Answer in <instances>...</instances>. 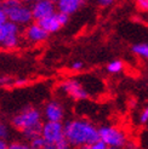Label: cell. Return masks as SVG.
Segmentation results:
<instances>
[{
    "label": "cell",
    "mask_w": 148,
    "mask_h": 149,
    "mask_svg": "<svg viewBox=\"0 0 148 149\" xmlns=\"http://www.w3.org/2000/svg\"><path fill=\"white\" fill-rule=\"evenodd\" d=\"M63 131L66 139L72 147L89 148L100 139L98 129L87 120H71L63 125Z\"/></svg>",
    "instance_id": "1"
},
{
    "label": "cell",
    "mask_w": 148,
    "mask_h": 149,
    "mask_svg": "<svg viewBox=\"0 0 148 149\" xmlns=\"http://www.w3.org/2000/svg\"><path fill=\"white\" fill-rule=\"evenodd\" d=\"M11 124L13 129L22 132V135L29 141L41 135V114L34 107H27L21 110L17 115L12 118Z\"/></svg>",
    "instance_id": "2"
},
{
    "label": "cell",
    "mask_w": 148,
    "mask_h": 149,
    "mask_svg": "<svg viewBox=\"0 0 148 149\" xmlns=\"http://www.w3.org/2000/svg\"><path fill=\"white\" fill-rule=\"evenodd\" d=\"M3 6L5 9L7 19L18 26L28 24L33 19L31 7H28L26 3L21 0H5L3 1Z\"/></svg>",
    "instance_id": "3"
},
{
    "label": "cell",
    "mask_w": 148,
    "mask_h": 149,
    "mask_svg": "<svg viewBox=\"0 0 148 149\" xmlns=\"http://www.w3.org/2000/svg\"><path fill=\"white\" fill-rule=\"evenodd\" d=\"M98 136L108 148H121L128 143L125 133L115 126H102L98 129Z\"/></svg>",
    "instance_id": "4"
},
{
    "label": "cell",
    "mask_w": 148,
    "mask_h": 149,
    "mask_svg": "<svg viewBox=\"0 0 148 149\" xmlns=\"http://www.w3.org/2000/svg\"><path fill=\"white\" fill-rule=\"evenodd\" d=\"M20 42V26L7 19L0 26V46L12 50Z\"/></svg>",
    "instance_id": "5"
},
{
    "label": "cell",
    "mask_w": 148,
    "mask_h": 149,
    "mask_svg": "<svg viewBox=\"0 0 148 149\" xmlns=\"http://www.w3.org/2000/svg\"><path fill=\"white\" fill-rule=\"evenodd\" d=\"M41 136L46 141V149H55V146L64 138L63 125L61 121H46L41 126Z\"/></svg>",
    "instance_id": "6"
},
{
    "label": "cell",
    "mask_w": 148,
    "mask_h": 149,
    "mask_svg": "<svg viewBox=\"0 0 148 149\" xmlns=\"http://www.w3.org/2000/svg\"><path fill=\"white\" fill-rule=\"evenodd\" d=\"M68 19H69V15L58 11V12H54V13H51L50 16H46V17H44L39 21H35V22L39 26H41L50 34V33H56L57 31H60L68 22Z\"/></svg>",
    "instance_id": "7"
},
{
    "label": "cell",
    "mask_w": 148,
    "mask_h": 149,
    "mask_svg": "<svg viewBox=\"0 0 148 149\" xmlns=\"http://www.w3.org/2000/svg\"><path fill=\"white\" fill-rule=\"evenodd\" d=\"M61 90L75 101H83L89 97V93L84 88V86L79 81L73 80V79L63 81L61 84Z\"/></svg>",
    "instance_id": "8"
},
{
    "label": "cell",
    "mask_w": 148,
    "mask_h": 149,
    "mask_svg": "<svg viewBox=\"0 0 148 149\" xmlns=\"http://www.w3.org/2000/svg\"><path fill=\"white\" fill-rule=\"evenodd\" d=\"M31 10L33 19L39 21L56 12V4L54 3V0H34V4L31 7Z\"/></svg>",
    "instance_id": "9"
},
{
    "label": "cell",
    "mask_w": 148,
    "mask_h": 149,
    "mask_svg": "<svg viewBox=\"0 0 148 149\" xmlns=\"http://www.w3.org/2000/svg\"><path fill=\"white\" fill-rule=\"evenodd\" d=\"M47 36H49V33L41 26H39L38 23H36V22L33 24H29L26 29V38L29 41L41 42L44 40H46Z\"/></svg>",
    "instance_id": "10"
},
{
    "label": "cell",
    "mask_w": 148,
    "mask_h": 149,
    "mask_svg": "<svg viewBox=\"0 0 148 149\" xmlns=\"http://www.w3.org/2000/svg\"><path fill=\"white\" fill-rule=\"evenodd\" d=\"M44 114H45L46 120L49 121H61L63 119L64 111H63V107L60 103L52 101L46 104Z\"/></svg>",
    "instance_id": "11"
},
{
    "label": "cell",
    "mask_w": 148,
    "mask_h": 149,
    "mask_svg": "<svg viewBox=\"0 0 148 149\" xmlns=\"http://www.w3.org/2000/svg\"><path fill=\"white\" fill-rule=\"evenodd\" d=\"M85 0H57L56 9L63 13L72 15L74 12H77L83 6Z\"/></svg>",
    "instance_id": "12"
},
{
    "label": "cell",
    "mask_w": 148,
    "mask_h": 149,
    "mask_svg": "<svg viewBox=\"0 0 148 149\" xmlns=\"http://www.w3.org/2000/svg\"><path fill=\"white\" fill-rule=\"evenodd\" d=\"M131 50L135 55L143 58H148V44H136V45L132 46Z\"/></svg>",
    "instance_id": "13"
},
{
    "label": "cell",
    "mask_w": 148,
    "mask_h": 149,
    "mask_svg": "<svg viewBox=\"0 0 148 149\" xmlns=\"http://www.w3.org/2000/svg\"><path fill=\"white\" fill-rule=\"evenodd\" d=\"M29 146H31V148H33V149H46V141L40 135V136H36V137L32 138Z\"/></svg>",
    "instance_id": "14"
},
{
    "label": "cell",
    "mask_w": 148,
    "mask_h": 149,
    "mask_svg": "<svg viewBox=\"0 0 148 149\" xmlns=\"http://www.w3.org/2000/svg\"><path fill=\"white\" fill-rule=\"evenodd\" d=\"M124 69V63L121 61H119V59H117V61H113V62H110L108 65H107V70L109 73H112V74H117V73H119Z\"/></svg>",
    "instance_id": "15"
},
{
    "label": "cell",
    "mask_w": 148,
    "mask_h": 149,
    "mask_svg": "<svg viewBox=\"0 0 148 149\" xmlns=\"http://www.w3.org/2000/svg\"><path fill=\"white\" fill-rule=\"evenodd\" d=\"M7 148L9 149H28V148H31V146L27 143H22V142H13L7 146Z\"/></svg>",
    "instance_id": "16"
},
{
    "label": "cell",
    "mask_w": 148,
    "mask_h": 149,
    "mask_svg": "<svg viewBox=\"0 0 148 149\" xmlns=\"http://www.w3.org/2000/svg\"><path fill=\"white\" fill-rule=\"evenodd\" d=\"M107 144L103 142L102 139H97L96 142H94L91 146H89L87 149H107Z\"/></svg>",
    "instance_id": "17"
},
{
    "label": "cell",
    "mask_w": 148,
    "mask_h": 149,
    "mask_svg": "<svg viewBox=\"0 0 148 149\" xmlns=\"http://www.w3.org/2000/svg\"><path fill=\"white\" fill-rule=\"evenodd\" d=\"M7 21V16H6V12H5V9L3 6V1H0V26L3 23Z\"/></svg>",
    "instance_id": "18"
},
{
    "label": "cell",
    "mask_w": 148,
    "mask_h": 149,
    "mask_svg": "<svg viewBox=\"0 0 148 149\" xmlns=\"http://www.w3.org/2000/svg\"><path fill=\"white\" fill-rule=\"evenodd\" d=\"M136 5L140 10L148 11V0H136Z\"/></svg>",
    "instance_id": "19"
},
{
    "label": "cell",
    "mask_w": 148,
    "mask_h": 149,
    "mask_svg": "<svg viewBox=\"0 0 148 149\" xmlns=\"http://www.w3.org/2000/svg\"><path fill=\"white\" fill-rule=\"evenodd\" d=\"M140 123L141 124H147L148 123V107L143 109V111L141 113V116H140Z\"/></svg>",
    "instance_id": "20"
},
{
    "label": "cell",
    "mask_w": 148,
    "mask_h": 149,
    "mask_svg": "<svg viewBox=\"0 0 148 149\" xmlns=\"http://www.w3.org/2000/svg\"><path fill=\"white\" fill-rule=\"evenodd\" d=\"M7 127L6 126L0 121V138H5V137H7Z\"/></svg>",
    "instance_id": "21"
},
{
    "label": "cell",
    "mask_w": 148,
    "mask_h": 149,
    "mask_svg": "<svg viewBox=\"0 0 148 149\" xmlns=\"http://www.w3.org/2000/svg\"><path fill=\"white\" fill-rule=\"evenodd\" d=\"M83 67H84V63H83V62H80V61H77V62L72 63L71 68H72L73 70H80V69H83Z\"/></svg>",
    "instance_id": "22"
},
{
    "label": "cell",
    "mask_w": 148,
    "mask_h": 149,
    "mask_svg": "<svg viewBox=\"0 0 148 149\" xmlns=\"http://www.w3.org/2000/svg\"><path fill=\"white\" fill-rule=\"evenodd\" d=\"M114 0H97V3L103 6V7H106V6H109V5H112L113 4Z\"/></svg>",
    "instance_id": "23"
},
{
    "label": "cell",
    "mask_w": 148,
    "mask_h": 149,
    "mask_svg": "<svg viewBox=\"0 0 148 149\" xmlns=\"http://www.w3.org/2000/svg\"><path fill=\"white\" fill-rule=\"evenodd\" d=\"M7 146H9V144L6 143L5 138H0V149H6Z\"/></svg>",
    "instance_id": "24"
},
{
    "label": "cell",
    "mask_w": 148,
    "mask_h": 149,
    "mask_svg": "<svg viewBox=\"0 0 148 149\" xmlns=\"http://www.w3.org/2000/svg\"><path fill=\"white\" fill-rule=\"evenodd\" d=\"M9 81H11L10 78H0V85H5L6 83H9Z\"/></svg>",
    "instance_id": "25"
},
{
    "label": "cell",
    "mask_w": 148,
    "mask_h": 149,
    "mask_svg": "<svg viewBox=\"0 0 148 149\" xmlns=\"http://www.w3.org/2000/svg\"><path fill=\"white\" fill-rule=\"evenodd\" d=\"M21 1H23V3H32V1H34V0H21Z\"/></svg>",
    "instance_id": "26"
},
{
    "label": "cell",
    "mask_w": 148,
    "mask_h": 149,
    "mask_svg": "<svg viewBox=\"0 0 148 149\" xmlns=\"http://www.w3.org/2000/svg\"><path fill=\"white\" fill-rule=\"evenodd\" d=\"M0 1H5V0H0Z\"/></svg>",
    "instance_id": "27"
}]
</instances>
